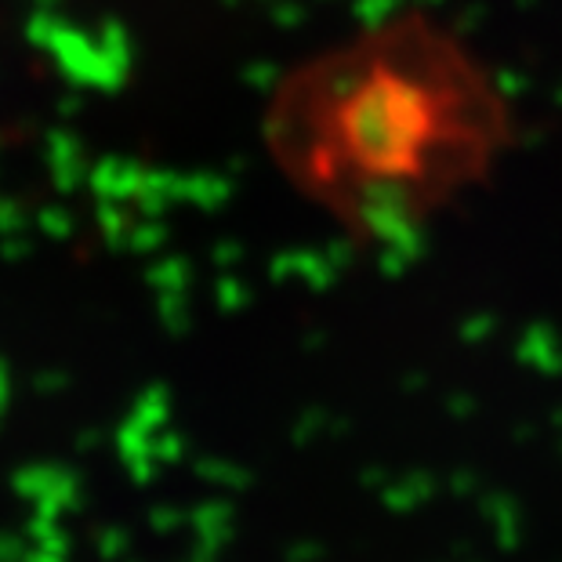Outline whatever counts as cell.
Returning <instances> with one entry per match:
<instances>
[{"label": "cell", "instance_id": "cell-1", "mask_svg": "<svg viewBox=\"0 0 562 562\" xmlns=\"http://www.w3.org/2000/svg\"><path fill=\"white\" fill-rule=\"evenodd\" d=\"M516 138L483 58L425 11L308 55L266 110L277 171L360 240H396L469 193Z\"/></svg>", "mask_w": 562, "mask_h": 562}]
</instances>
